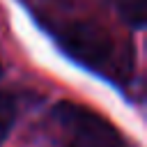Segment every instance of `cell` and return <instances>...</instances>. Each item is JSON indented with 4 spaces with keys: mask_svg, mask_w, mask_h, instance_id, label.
<instances>
[{
    "mask_svg": "<svg viewBox=\"0 0 147 147\" xmlns=\"http://www.w3.org/2000/svg\"><path fill=\"white\" fill-rule=\"evenodd\" d=\"M23 5L53 37L60 51L74 62L106 78L117 80L126 76V64L122 62L117 41L99 21L85 16H67L48 0H23Z\"/></svg>",
    "mask_w": 147,
    "mask_h": 147,
    "instance_id": "6da1fadb",
    "label": "cell"
},
{
    "mask_svg": "<svg viewBox=\"0 0 147 147\" xmlns=\"http://www.w3.org/2000/svg\"><path fill=\"white\" fill-rule=\"evenodd\" d=\"M62 131V147H126L117 129L85 106L62 101L53 110Z\"/></svg>",
    "mask_w": 147,
    "mask_h": 147,
    "instance_id": "7a4b0ae2",
    "label": "cell"
},
{
    "mask_svg": "<svg viewBox=\"0 0 147 147\" xmlns=\"http://www.w3.org/2000/svg\"><path fill=\"white\" fill-rule=\"evenodd\" d=\"M117 16L133 30L145 28V0H108Z\"/></svg>",
    "mask_w": 147,
    "mask_h": 147,
    "instance_id": "3957f363",
    "label": "cell"
},
{
    "mask_svg": "<svg viewBox=\"0 0 147 147\" xmlns=\"http://www.w3.org/2000/svg\"><path fill=\"white\" fill-rule=\"evenodd\" d=\"M16 117H18V99H16V94L0 90V145L11 133V129L16 124Z\"/></svg>",
    "mask_w": 147,
    "mask_h": 147,
    "instance_id": "277c9868",
    "label": "cell"
},
{
    "mask_svg": "<svg viewBox=\"0 0 147 147\" xmlns=\"http://www.w3.org/2000/svg\"><path fill=\"white\" fill-rule=\"evenodd\" d=\"M0 76H2V67H0Z\"/></svg>",
    "mask_w": 147,
    "mask_h": 147,
    "instance_id": "5b68a950",
    "label": "cell"
}]
</instances>
